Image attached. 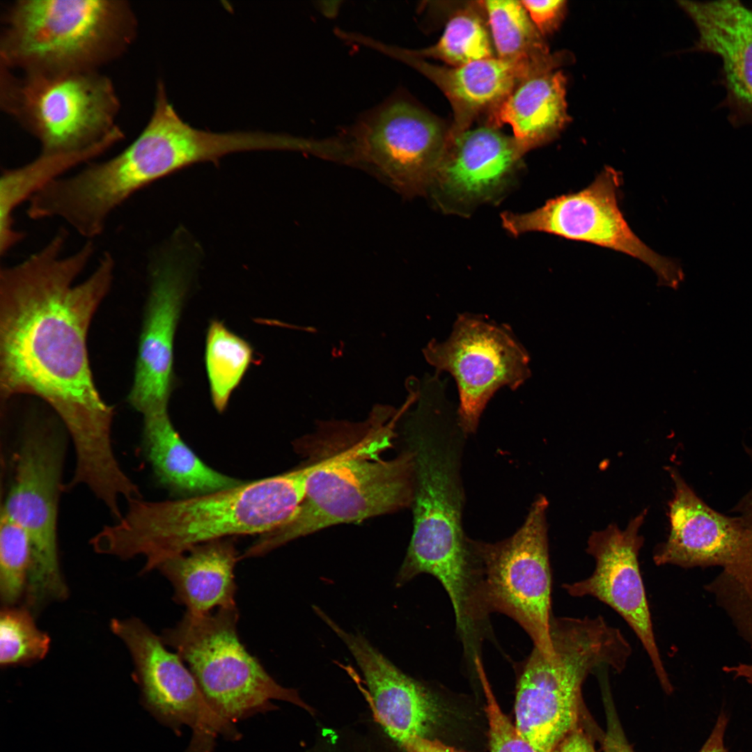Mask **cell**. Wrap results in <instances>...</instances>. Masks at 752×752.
<instances>
[{
    "instance_id": "6da1fadb",
    "label": "cell",
    "mask_w": 752,
    "mask_h": 752,
    "mask_svg": "<svg viewBox=\"0 0 752 752\" xmlns=\"http://www.w3.org/2000/svg\"><path fill=\"white\" fill-rule=\"evenodd\" d=\"M68 235L61 228L22 261L1 267L0 401L3 409L17 395L40 398L72 441L76 465L95 470L116 457L114 412L94 382L87 336L116 263L104 251L91 274L76 283L95 246L86 240L65 255Z\"/></svg>"
},
{
    "instance_id": "7a4b0ae2",
    "label": "cell",
    "mask_w": 752,
    "mask_h": 752,
    "mask_svg": "<svg viewBox=\"0 0 752 752\" xmlns=\"http://www.w3.org/2000/svg\"><path fill=\"white\" fill-rule=\"evenodd\" d=\"M316 462L234 487L172 501H128L121 517L97 533L104 555L145 558L143 572L210 541L263 535L288 521L303 501Z\"/></svg>"
},
{
    "instance_id": "3957f363",
    "label": "cell",
    "mask_w": 752,
    "mask_h": 752,
    "mask_svg": "<svg viewBox=\"0 0 752 752\" xmlns=\"http://www.w3.org/2000/svg\"><path fill=\"white\" fill-rule=\"evenodd\" d=\"M401 412L377 405L361 435L350 446L317 461L304 498L292 516L273 531L259 535L244 553L258 557L295 539L327 527L359 522L412 505L414 460L409 450L385 459L393 427Z\"/></svg>"
},
{
    "instance_id": "277c9868",
    "label": "cell",
    "mask_w": 752,
    "mask_h": 752,
    "mask_svg": "<svg viewBox=\"0 0 752 752\" xmlns=\"http://www.w3.org/2000/svg\"><path fill=\"white\" fill-rule=\"evenodd\" d=\"M123 0H17L1 19V65L22 74L98 71L127 52L137 32Z\"/></svg>"
},
{
    "instance_id": "5b68a950",
    "label": "cell",
    "mask_w": 752,
    "mask_h": 752,
    "mask_svg": "<svg viewBox=\"0 0 752 752\" xmlns=\"http://www.w3.org/2000/svg\"><path fill=\"white\" fill-rule=\"evenodd\" d=\"M454 423L441 415L426 414L405 424L407 448L414 460V526L396 577L400 586L418 574H431L450 595L465 592L472 574L471 552L462 524Z\"/></svg>"
},
{
    "instance_id": "8992f818",
    "label": "cell",
    "mask_w": 752,
    "mask_h": 752,
    "mask_svg": "<svg viewBox=\"0 0 752 752\" xmlns=\"http://www.w3.org/2000/svg\"><path fill=\"white\" fill-rule=\"evenodd\" d=\"M550 634L554 659L548 660L533 648L515 703V726L538 752H553L574 729L588 674L600 667L622 671L632 653L622 632L602 616H552Z\"/></svg>"
},
{
    "instance_id": "52a82bcc",
    "label": "cell",
    "mask_w": 752,
    "mask_h": 752,
    "mask_svg": "<svg viewBox=\"0 0 752 752\" xmlns=\"http://www.w3.org/2000/svg\"><path fill=\"white\" fill-rule=\"evenodd\" d=\"M0 85L1 107L38 141L42 154L106 152L124 138L118 95L99 71L17 76L1 65Z\"/></svg>"
},
{
    "instance_id": "ba28073f",
    "label": "cell",
    "mask_w": 752,
    "mask_h": 752,
    "mask_svg": "<svg viewBox=\"0 0 752 752\" xmlns=\"http://www.w3.org/2000/svg\"><path fill=\"white\" fill-rule=\"evenodd\" d=\"M68 435L58 418L24 422L14 454L13 474L1 511L27 533L31 565L26 604L39 610L68 596L58 549V515Z\"/></svg>"
},
{
    "instance_id": "9c48e42d",
    "label": "cell",
    "mask_w": 752,
    "mask_h": 752,
    "mask_svg": "<svg viewBox=\"0 0 752 752\" xmlns=\"http://www.w3.org/2000/svg\"><path fill=\"white\" fill-rule=\"evenodd\" d=\"M237 606L204 615L185 613L161 639L192 673L214 712L229 723L274 709L272 700L291 703L313 714L293 689L278 684L249 652L237 633Z\"/></svg>"
},
{
    "instance_id": "30bf717a",
    "label": "cell",
    "mask_w": 752,
    "mask_h": 752,
    "mask_svg": "<svg viewBox=\"0 0 752 752\" xmlns=\"http://www.w3.org/2000/svg\"><path fill=\"white\" fill-rule=\"evenodd\" d=\"M538 496L522 526L496 543L469 540L472 554L476 617L483 624L489 613L515 620L530 636L534 648L554 659L550 626L551 573L547 509Z\"/></svg>"
},
{
    "instance_id": "8fae6325",
    "label": "cell",
    "mask_w": 752,
    "mask_h": 752,
    "mask_svg": "<svg viewBox=\"0 0 752 752\" xmlns=\"http://www.w3.org/2000/svg\"><path fill=\"white\" fill-rule=\"evenodd\" d=\"M449 131L400 94L365 113L340 136L348 162L371 168L407 196L427 192Z\"/></svg>"
},
{
    "instance_id": "7c38bea8",
    "label": "cell",
    "mask_w": 752,
    "mask_h": 752,
    "mask_svg": "<svg viewBox=\"0 0 752 752\" xmlns=\"http://www.w3.org/2000/svg\"><path fill=\"white\" fill-rule=\"evenodd\" d=\"M621 174L605 167L587 187L551 198L526 213L501 214L503 227L514 236L544 232L610 249L636 258L657 275L659 283L677 288L684 279L677 262L659 255L632 230L618 205Z\"/></svg>"
},
{
    "instance_id": "4fadbf2b",
    "label": "cell",
    "mask_w": 752,
    "mask_h": 752,
    "mask_svg": "<svg viewBox=\"0 0 752 752\" xmlns=\"http://www.w3.org/2000/svg\"><path fill=\"white\" fill-rule=\"evenodd\" d=\"M436 372L449 373L460 397L457 409L463 434L473 433L487 402L501 387L516 390L530 377L529 355L506 325L463 313L451 335L431 340L423 350Z\"/></svg>"
},
{
    "instance_id": "5bb4252c",
    "label": "cell",
    "mask_w": 752,
    "mask_h": 752,
    "mask_svg": "<svg viewBox=\"0 0 752 752\" xmlns=\"http://www.w3.org/2000/svg\"><path fill=\"white\" fill-rule=\"evenodd\" d=\"M111 629L128 648L151 711L173 728H191L187 752H212L218 734L239 737L233 723L214 712L189 669L176 652L167 650L161 636L135 618L113 619Z\"/></svg>"
},
{
    "instance_id": "9a60e30c",
    "label": "cell",
    "mask_w": 752,
    "mask_h": 752,
    "mask_svg": "<svg viewBox=\"0 0 752 752\" xmlns=\"http://www.w3.org/2000/svg\"><path fill=\"white\" fill-rule=\"evenodd\" d=\"M171 246L152 267L133 378L127 402L143 417L168 412L174 384L173 347L188 289L191 261Z\"/></svg>"
},
{
    "instance_id": "2e32d148",
    "label": "cell",
    "mask_w": 752,
    "mask_h": 752,
    "mask_svg": "<svg viewBox=\"0 0 752 752\" xmlns=\"http://www.w3.org/2000/svg\"><path fill=\"white\" fill-rule=\"evenodd\" d=\"M644 509L625 529L611 524L590 535L586 551L595 560L587 578L563 585L572 597L590 596L616 611L631 627L647 652L663 687L671 686L655 637L650 611L641 577L639 554L643 544L639 528L647 514Z\"/></svg>"
},
{
    "instance_id": "e0dca14e",
    "label": "cell",
    "mask_w": 752,
    "mask_h": 752,
    "mask_svg": "<svg viewBox=\"0 0 752 752\" xmlns=\"http://www.w3.org/2000/svg\"><path fill=\"white\" fill-rule=\"evenodd\" d=\"M524 154L514 136L490 125L449 134L427 192L442 211L467 215L505 195Z\"/></svg>"
},
{
    "instance_id": "ac0fdd59",
    "label": "cell",
    "mask_w": 752,
    "mask_h": 752,
    "mask_svg": "<svg viewBox=\"0 0 752 752\" xmlns=\"http://www.w3.org/2000/svg\"><path fill=\"white\" fill-rule=\"evenodd\" d=\"M156 89L149 121L123 152L126 170L139 186L143 188L197 163L217 162L226 155L251 149L247 132L216 133L186 123L169 102L162 81Z\"/></svg>"
},
{
    "instance_id": "d6986e66",
    "label": "cell",
    "mask_w": 752,
    "mask_h": 752,
    "mask_svg": "<svg viewBox=\"0 0 752 752\" xmlns=\"http://www.w3.org/2000/svg\"><path fill=\"white\" fill-rule=\"evenodd\" d=\"M364 44L410 65L439 87L453 110L451 134L469 129L480 112L492 111L526 79L567 63L566 54L561 51L534 59L510 61L493 57L448 68L429 63L411 55L406 49L371 38H367Z\"/></svg>"
},
{
    "instance_id": "ffe728a7",
    "label": "cell",
    "mask_w": 752,
    "mask_h": 752,
    "mask_svg": "<svg viewBox=\"0 0 752 752\" xmlns=\"http://www.w3.org/2000/svg\"><path fill=\"white\" fill-rule=\"evenodd\" d=\"M318 616L345 644L364 676L375 720L402 747L418 737H427L436 716L430 692L373 647L359 634L345 631L322 610Z\"/></svg>"
},
{
    "instance_id": "44dd1931",
    "label": "cell",
    "mask_w": 752,
    "mask_h": 752,
    "mask_svg": "<svg viewBox=\"0 0 752 752\" xmlns=\"http://www.w3.org/2000/svg\"><path fill=\"white\" fill-rule=\"evenodd\" d=\"M694 23L698 40L691 50L718 56L719 82L726 90L720 104L734 127L752 125V8L733 1H678Z\"/></svg>"
},
{
    "instance_id": "7402d4cb",
    "label": "cell",
    "mask_w": 752,
    "mask_h": 752,
    "mask_svg": "<svg viewBox=\"0 0 752 752\" xmlns=\"http://www.w3.org/2000/svg\"><path fill=\"white\" fill-rule=\"evenodd\" d=\"M674 484L669 503L670 532L655 549L657 565L684 568L726 567L735 557L741 531L737 517L724 515L707 505L678 471L668 468Z\"/></svg>"
},
{
    "instance_id": "603a6c76",
    "label": "cell",
    "mask_w": 752,
    "mask_h": 752,
    "mask_svg": "<svg viewBox=\"0 0 752 752\" xmlns=\"http://www.w3.org/2000/svg\"><path fill=\"white\" fill-rule=\"evenodd\" d=\"M240 559L233 538L196 545L156 570L171 583L173 600L193 615L236 606L235 567Z\"/></svg>"
},
{
    "instance_id": "cb8c5ba5",
    "label": "cell",
    "mask_w": 752,
    "mask_h": 752,
    "mask_svg": "<svg viewBox=\"0 0 752 752\" xmlns=\"http://www.w3.org/2000/svg\"><path fill=\"white\" fill-rule=\"evenodd\" d=\"M567 78L548 70L526 79L491 111L494 127L509 124L525 152L556 139L570 120L566 102Z\"/></svg>"
},
{
    "instance_id": "d4e9b609",
    "label": "cell",
    "mask_w": 752,
    "mask_h": 752,
    "mask_svg": "<svg viewBox=\"0 0 752 752\" xmlns=\"http://www.w3.org/2000/svg\"><path fill=\"white\" fill-rule=\"evenodd\" d=\"M143 444L156 478L185 497L234 487L244 483L206 465L182 441L168 412L143 417Z\"/></svg>"
},
{
    "instance_id": "484cf974",
    "label": "cell",
    "mask_w": 752,
    "mask_h": 752,
    "mask_svg": "<svg viewBox=\"0 0 752 752\" xmlns=\"http://www.w3.org/2000/svg\"><path fill=\"white\" fill-rule=\"evenodd\" d=\"M104 151L42 154L21 166L3 169L0 177V254L6 256L24 238L14 226V212L22 203L72 169L94 161Z\"/></svg>"
},
{
    "instance_id": "4316f807",
    "label": "cell",
    "mask_w": 752,
    "mask_h": 752,
    "mask_svg": "<svg viewBox=\"0 0 752 752\" xmlns=\"http://www.w3.org/2000/svg\"><path fill=\"white\" fill-rule=\"evenodd\" d=\"M252 346L218 320L207 328L205 362L212 404L224 412L233 391L240 384L252 363L256 362Z\"/></svg>"
},
{
    "instance_id": "83f0119b",
    "label": "cell",
    "mask_w": 752,
    "mask_h": 752,
    "mask_svg": "<svg viewBox=\"0 0 752 752\" xmlns=\"http://www.w3.org/2000/svg\"><path fill=\"white\" fill-rule=\"evenodd\" d=\"M486 10L498 58L534 59L550 54L521 1H481Z\"/></svg>"
},
{
    "instance_id": "f1b7e54d",
    "label": "cell",
    "mask_w": 752,
    "mask_h": 752,
    "mask_svg": "<svg viewBox=\"0 0 752 752\" xmlns=\"http://www.w3.org/2000/svg\"><path fill=\"white\" fill-rule=\"evenodd\" d=\"M420 58L441 60L453 67L493 58V48L482 19L473 11L463 10L448 22L439 41L429 47L407 49Z\"/></svg>"
},
{
    "instance_id": "f546056e",
    "label": "cell",
    "mask_w": 752,
    "mask_h": 752,
    "mask_svg": "<svg viewBox=\"0 0 752 752\" xmlns=\"http://www.w3.org/2000/svg\"><path fill=\"white\" fill-rule=\"evenodd\" d=\"M27 609L5 606L0 616V664H27L43 659L50 638L39 629Z\"/></svg>"
},
{
    "instance_id": "4dcf8cb0",
    "label": "cell",
    "mask_w": 752,
    "mask_h": 752,
    "mask_svg": "<svg viewBox=\"0 0 752 752\" xmlns=\"http://www.w3.org/2000/svg\"><path fill=\"white\" fill-rule=\"evenodd\" d=\"M31 565L26 532L1 511L0 595L5 606H13L26 592Z\"/></svg>"
},
{
    "instance_id": "1f68e13d",
    "label": "cell",
    "mask_w": 752,
    "mask_h": 752,
    "mask_svg": "<svg viewBox=\"0 0 752 752\" xmlns=\"http://www.w3.org/2000/svg\"><path fill=\"white\" fill-rule=\"evenodd\" d=\"M752 462V448L745 446ZM741 535L737 553L724 572L735 590L752 604V487L736 506Z\"/></svg>"
},
{
    "instance_id": "d6a6232c",
    "label": "cell",
    "mask_w": 752,
    "mask_h": 752,
    "mask_svg": "<svg viewBox=\"0 0 752 752\" xmlns=\"http://www.w3.org/2000/svg\"><path fill=\"white\" fill-rule=\"evenodd\" d=\"M486 694L490 752H538L503 713L490 690L483 670L479 673Z\"/></svg>"
},
{
    "instance_id": "836d02e7",
    "label": "cell",
    "mask_w": 752,
    "mask_h": 752,
    "mask_svg": "<svg viewBox=\"0 0 752 752\" xmlns=\"http://www.w3.org/2000/svg\"><path fill=\"white\" fill-rule=\"evenodd\" d=\"M521 1L542 36L557 29L567 10V1L564 0Z\"/></svg>"
},
{
    "instance_id": "e575fe53",
    "label": "cell",
    "mask_w": 752,
    "mask_h": 752,
    "mask_svg": "<svg viewBox=\"0 0 752 752\" xmlns=\"http://www.w3.org/2000/svg\"><path fill=\"white\" fill-rule=\"evenodd\" d=\"M553 752H596L588 737L579 730H572Z\"/></svg>"
},
{
    "instance_id": "d590c367",
    "label": "cell",
    "mask_w": 752,
    "mask_h": 752,
    "mask_svg": "<svg viewBox=\"0 0 752 752\" xmlns=\"http://www.w3.org/2000/svg\"><path fill=\"white\" fill-rule=\"evenodd\" d=\"M728 718L724 713L719 716L715 726L699 752H728L724 745V734Z\"/></svg>"
},
{
    "instance_id": "8d00e7d4",
    "label": "cell",
    "mask_w": 752,
    "mask_h": 752,
    "mask_svg": "<svg viewBox=\"0 0 752 752\" xmlns=\"http://www.w3.org/2000/svg\"><path fill=\"white\" fill-rule=\"evenodd\" d=\"M604 752H633L613 719L610 720L604 738Z\"/></svg>"
},
{
    "instance_id": "74e56055",
    "label": "cell",
    "mask_w": 752,
    "mask_h": 752,
    "mask_svg": "<svg viewBox=\"0 0 752 752\" xmlns=\"http://www.w3.org/2000/svg\"><path fill=\"white\" fill-rule=\"evenodd\" d=\"M401 748L405 752H460L439 741L428 737L415 738Z\"/></svg>"
},
{
    "instance_id": "f35d334b",
    "label": "cell",
    "mask_w": 752,
    "mask_h": 752,
    "mask_svg": "<svg viewBox=\"0 0 752 752\" xmlns=\"http://www.w3.org/2000/svg\"><path fill=\"white\" fill-rule=\"evenodd\" d=\"M723 671L733 675L734 677L743 678L748 682L752 684V663L725 666L723 667Z\"/></svg>"
},
{
    "instance_id": "ab89813d",
    "label": "cell",
    "mask_w": 752,
    "mask_h": 752,
    "mask_svg": "<svg viewBox=\"0 0 752 752\" xmlns=\"http://www.w3.org/2000/svg\"><path fill=\"white\" fill-rule=\"evenodd\" d=\"M340 1H320L318 3L319 10L326 16L330 17L336 15L340 8Z\"/></svg>"
}]
</instances>
